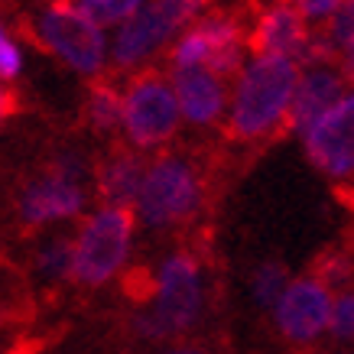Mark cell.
I'll list each match as a JSON object with an SVG mask.
<instances>
[{
	"instance_id": "3957f363",
	"label": "cell",
	"mask_w": 354,
	"mask_h": 354,
	"mask_svg": "<svg viewBox=\"0 0 354 354\" xmlns=\"http://www.w3.org/2000/svg\"><path fill=\"white\" fill-rule=\"evenodd\" d=\"M205 302L202 290V267L192 254L176 250L162 260V267L153 277L150 309L140 315V332L150 338H169L195 325Z\"/></svg>"
},
{
	"instance_id": "7402d4cb",
	"label": "cell",
	"mask_w": 354,
	"mask_h": 354,
	"mask_svg": "<svg viewBox=\"0 0 354 354\" xmlns=\"http://www.w3.org/2000/svg\"><path fill=\"white\" fill-rule=\"evenodd\" d=\"M283 3H290L292 10L302 17L306 26H319V23H328L338 13L342 7V0H283Z\"/></svg>"
},
{
	"instance_id": "52a82bcc",
	"label": "cell",
	"mask_w": 354,
	"mask_h": 354,
	"mask_svg": "<svg viewBox=\"0 0 354 354\" xmlns=\"http://www.w3.org/2000/svg\"><path fill=\"white\" fill-rule=\"evenodd\" d=\"M124 104H120V127L127 140L137 150H156L162 143H169L179 130V104L172 95V85L160 72H137L130 78L127 91H124Z\"/></svg>"
},
{
	"instance_id": "5bb4252c",
	"label": "cell",
	"mask_w": 354,
	"mask_h": 354,
	"mask_svg": "<svg viewBox=\"0 0 354 354\" xmlns=\"http://www.w3.org/2000/svg\"><path fill=\"white\" fill-rule=\"evenodd\" d=\"M143 172H147V162L140 160L133 150H118L111 153L108 160L97 166V192L108 205L114 208H130L137 202L140 183H143Z\"/></svg>"
},
{
	"instance_id": "9c48e42d",
	"label": "cell",
	"mask_w": 354,
	"mask_h": 354,
	"mask_svg": "<svg viewBox=\"0 0 354 354\" xmlns=\"http://www.w3.org/2000/svg\"><path fill=\"white\" fill-rule=\"evenodd\" d=\"M306 156L328 179H354V88L302 133Z\"/></svg>"
},
{
	"instance_id": "30bf717a",
	"label": "cell",
	"mask_w": 354,
	"mask_h": 354,
	"mask_svg": "<svg viewBox=\"0 0 354 354\" xmlns=\"http://www.w3.org/2000/svg\"><path fill=\"white\" fill-rule=\"evenodd\" d=\"M332 286L322 277H299L290 279V286L273 306L277 315V328L286 342L309 344L319 335L328 332V319H332Z\"/></svg>"
},
{
	"instance_id": "e0dca14e",
	"label": "cell",
	"mask_w": 354,
	"mask_h": 354,
	"mask_svg": "<svg viewBox=\"0 0 354 354\" xmlns=\"http://www.w3.org/2000/svg\"><path fill=\"white\" fill-rule=\"evenodd\" d=\"M26 306H30V286H26V277L13 267L10 260L0 257V322L23 315Z\"/></svg>"
},
{
	"instance_id": "5b68a950",
	"label": "cell",
	"mask_w": 354,
	"mask_h": 354,
	"mask_svg": "<svg viewBox=\"0 0 354 354\" xmlns=\"http://www.w3.org/2000/svg\"><path fill=\"white\" fill-rule=\"evenodd\" d=\"M247 55V26L231 13H212L185 26L172 43L169 62L172 72L205 68L218 78H231L244 68Z\"/></svg>"
},
{
	"instance_id": "7a4b0ae2",
	"label": "cell",
	"mask_w": 354,
	"mask_h": 354,
	"mask_svg": "<svg viewBox=\"0 0 354 354\" xmlns=\"http://www.w3.org/2000/svg\"><path fill=\"white\" fill-rule=\"evenodd\" d=\"M205 202L202 172L185 156H160L143 172L137 192V215L150 227H176L198 215Z\"/></svg>"
},
{
	"instance_id": "ffe728a7",
	"label": "cell",
	"mask_w": 354,
	"mask_h": 354,
	"mask_svg": "<svg viewBox=\"0 0 354 354\" xmlns=\"http://www.w3.org/2000/svg\"><path fill=\"white\" fill-rule=\"evenodd\" d=\"M322 36H325V43L332 46L335 55L354 49V0H342V7H338V13L328 20Z\"/></svg>"
},
{
	"instance_id": "7c38bea8",
	"label": "cell",
	"mask_w": 354,
	"mask_h": 354,
	"mask_svg": "<svg viewBox=\"0 0 354 354\" xmlns=\"http://www.w3.org/2000/svg\"><path fill=\"white\" fill-rule=\"evenodd\" d=\"M348 78L338 68V62H312L299 68V82L292 91V108H290V127L296 133L306 130L322 118L325 111H332L348 91Z\"/></svg>"
},
{
	"instance_id": "ac0fdd59",
	"label": "cell",
	"mask_w": 354,
	"mask_h": 354,
	"mask_svg": "<svg viewBox=\"0 0 354 354\" xmlns=\"http://www.w3.org/2000/svg\"><path fill=\"white\" fill-rule=\"evenodd\" d=\"M290 286V273L283 263L270 260V263H260L250 277V292L260 306H277V299L283 296V290Z\"/></svg>"
},
{
	"instance_id": "6da1fadb",
	"label": "cell",
	"mask_w": 354,
	"mask_h": 354,
	"mask_svg": "<svg viewBox=\"0 0 354 354\" xmlns=\"http://www.w3.org/2000/svg\"><path fill=\"white\" fill-rule=\"evenodd\" d=\"M299 82V65L279 55H254L234 75L227 97V137L237 143H260L290 124L292 91Z\"/></svg>"
},
{
	"instance_id": "44dd1931",
	"label": "cell",
	"mask_w": 354,
	"mask_h": 354,
	"mask_svg": "<svg viewBox=\"0 0 354 354\" xmlns=\"http://www.w3.org/2000/svg\"><path fill=\"white\" fill-rule=\"evenodd\" d=\"M328 332H332L338 342H354V290H342L332 299Z\"/></svg>"
},
{
	"instance_id": "9a60e30c",
	"label": "cell",
	"mask_w": 354,
	"mask_h": 354,
	"mask_svg": "<svg viewBox=\"0 0 354 354\" xmlns=\"http://www.w3.org/2000/svg\"><path fill=\"white\" fill-rule=\"evenodd\" d=\"M120 104H124V97H120L118 88L108 85V82H97V85L88 91V104H85L88 124L95 130L120 127Z\"/></svg>"
},
{
	"instance_id": "cb8c5ba5",
	"label": "cell",
	"mask_w": 354,
	"mask_h": 354,
	"mask_svg": "<svg viewBox=\"0 0 354 354\" xmlns=\"http://www.w3.org/2000/svg\"><path fill=\"white\" fill-rule=\"evenodd\" d=\"M13 108H17V97H13V91H10V88H3V85H0V124H3L7 118H10Z\"/></svg>"
},
{
	"instance_id": "277c9868",
	"label": "cell",
	"mask_w": 354,
	"mask_h": 354,
	"mask_svg": "<svg viewBox=\"0 0 354 354\" xmlns=\"http://www.w3.org/2000/svg\"><path fill=\"white\" fill-rule=\"evenodd\" d=\"M133 244V212L104 205L85 218L72 241V279L82 286H104L127 263Z\"/></svg>"
},
{
	"instance_id": "8fae6325",
	"label": "cell",
	"mask_w": 354,
	"mask_h": 354,
	"mask_svg": "<svg viewBox=\"0 0 354 354\" xmlns=\"http://www.w3.org/2000/svg\"><path fill=\"white\" fill-rule=\"evenodd\" d=\"M82 208H85V185L75 162H59L46 176L32 179L20 195V218L30 227L75 218Z\"/></svg>"
},
{
	"instance_id": "d6986e66",
	"label": "cell",
	"mask_w": 354,
	"mask_h": 354,
	"mask_svg": "<svg viewBox=\"0 0 354 354\" xmlns=\"http://www.w3.org/2000/svg\"><path fill=\"white\" fill-rule=\"evenodd\" d=\"M36 270H39L46 279L72 277V241H65V237L49 241V244L36 254Z\"/></svg>"
},
{
	"instance_id": "4fadbf2b",
	"label": "cell",
	"mask_w": 354,
	"mask_h": 354,
	"mask_svg": "<svg viewBox=\"0 0 354 354\" xmlns=\"http://www.w3.org/2000/svg\"><path fill=\"white\" fill-rule=\"evenodd\" d=\"M179 114L195 127H212L227 114V82L205 68H183L169 78Z\"/></svg>"
},
{
	"instance_id": "d4e9b609",
	"label": "cell",
	"mask_w": 354,
	"mask_h": 354,
	"mask_svg": "<svg viewBox=\"0 0 354 354\" xmlns=\"http://www.w3.org/2000/svg\"><path fill=\"white\" fill-rule=\"evenodd\" d=\"M166 354H208V351H202V348H172Z\"/></svg>"
},
{
	"instance_id": "8992f818",
	"label": "cell",
	"mask_w": 354,
	"mask_h": 354,
	"mask_svg": "<svg viewBox=\"0 0 354 354\" xmlns=\"http://www.w3.org/2000/svg\"><path fill=\"white\" fill-rule=\"evenodd\" d=\"M205 10V0H147V7L118 26L111 43V59L118 68H137L160 53L162 46L176 39L195 17Z\"/></svg>"
},
{
	"instance_id": "603a6c76",
	"label": "cell",
	"mask_w": 354,
	"mask_h": 354,
	"mask_svg": "<svg viewBox=\"0 0 354 354\" xmlns=\"http://www.w3.org/2000/svg\"><path fill=\"white\" fill-rule=\"evenodd\" d=\"M20 49H17V43L10 39V32L0 26V78H13L20 75Z\"/></svg>"
},
{
	"instance_id": "2e32d148",
	"label": "cell",
	"mask_w": 354,
	"mask_h": 354,
	"mask_svg": "<svg viewBox=\"0 0 354 354\" xmlns=\"http://www.w3.org/2000/svg\"><path fill=\"white\" fill-rule=\"evenodd\" d=\"M75 7L97 30H104V26H124L127 20H133L147 7V0H75Z\"/></svg>"
},
{
	"instance_id": "ba28073f",
	"label": "cell",
	"mask_w": 354,
	"mask_h": 354,
	"mask_svg": "<svg viewBox=\"0 0 354 354\" xmlns=\"http://www.w3.org/2000/svg\"><path fill=\"white\" fill-rule=\"evenodd\" d=\"M36 36L53 55H59L68 68L82 75H97L108 59V39L104 30H97L85 13L75 7V0H53L39 20Z\"/></svg>"
}]
</instances>
